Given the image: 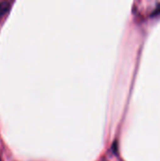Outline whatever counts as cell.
<instances>
[{
	"instance_id": "6da1fadb",
	"label": "cell",
	"mask_w": 160,
	"mask_h": 161,
	"mask_svg": "<svg viewBox=\"0 0 160 161\" xmlns=\"http://www.w3.org/2000/svg\"><path fill=\"white\" fill-rule=\"evenodd\" d=\"M9 8V4L8 2H2L0 3V18L5 15V13L8 10Z\"/></svg>"
}]
</instances>
